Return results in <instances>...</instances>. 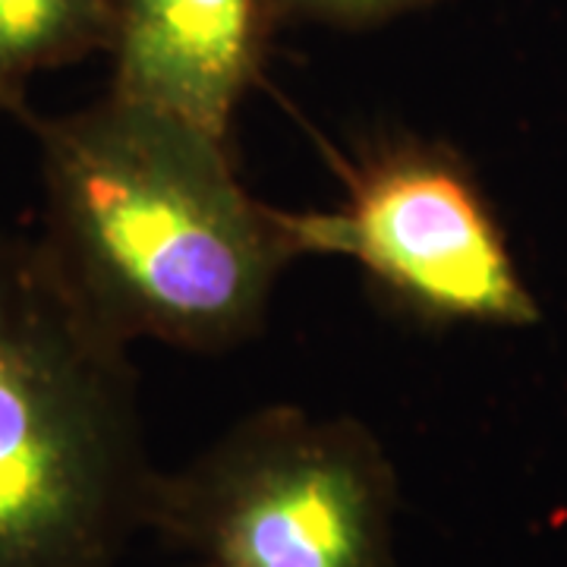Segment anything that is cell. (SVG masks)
Here are the masks:
<instances>
[{"label":"cell","instance_id":"obj_1","mask_svg":"<svg viewBox=\"0 0 567 567\" xmlns=\"http://www.w3.org/2000/svg\"><path fill=\"white\" fill-rule=\"evenodd\" d=\"M25 126L39 244L114 338L224 353L262 331L297 252L284 208L237 177L230 136L114 92Z\"/></svg>","mask_w":567,"mask_h":567},{"label":"cell","instance_id":"obj_2","mask_svg":"<svg viewBox=\"0 0 567 567\" xmlns=\"http://www.w3.org/2000/svg\"><path fill=\"white\" fill-rule=\"evenodd\" d=\"M39 237L0 234V567H117L155 466L136 369Z\"/></svg>","mask_w":567,"mask_h":567},{"label":"cell","instance_id":"obj_3","mask_svg":"<svg viewBox=\"0 0 567 567\" xmlns=\"http://www.w3.org/2000/svg\"><path fill=\"white\" fill-rule=\"evenodd\" d=\"M401 483L357 416L271 404L158 470L145 533L193 567H398Z\"/></svg>","mask_w":567,"mask_h":567},{"label":"cell","instance_id":"obj_4","mask_svg":"<svg viewBox=\"0 0 567 567\" xmlns=\"http://www.w3.org/2000/svg\"><path fill=\"white\" fill-rule=\"evenodd\" d=\"M341 164V205L284 212L297 259L357 262L388 303L423 324L539 319L486 189L451 142L382 133Z\"/></svg>","mask_w":567,"mask_h":567},{"label":"cell","instance_id":"obj_5","mask_svg":"<svg viewBox=\"0 0 567 567\" xmlns=\"http://www.w3.org/2000/svg\"><path fill=\"white\" fill-rule=\"evenodd\" d=\"M275 22L271 0H117L107 92L230 136Z\"/></svg>","mask_w":567,"mask_h":567},{"label":"cell","instance_id":"obj_6","mask_svg":"<svg viewBox=\"0 0 567 567\" xmlns=\"http://www.w3.org/2000/svg\"><path fill=\"white\" fill-rule=\"evenodd\" d=\"M117 0H0V111L32 117L39 73L111 51Z\"/></svg>","mask_w":567,"mask_h":567},{"label":"cell","instance_id":"obj_7","mask_svg":"<svg viewBox=\"0 0 567 567\" xmlns=\"http://www.w3.org/2000/svg\"><path fill=\"white\" fill-rule=\"evenodd\" d=\"M435 0H271L278 20H309L341 29H365Z\"/></svg>","mask_w":567,"mask_h":567}]
</instances>
